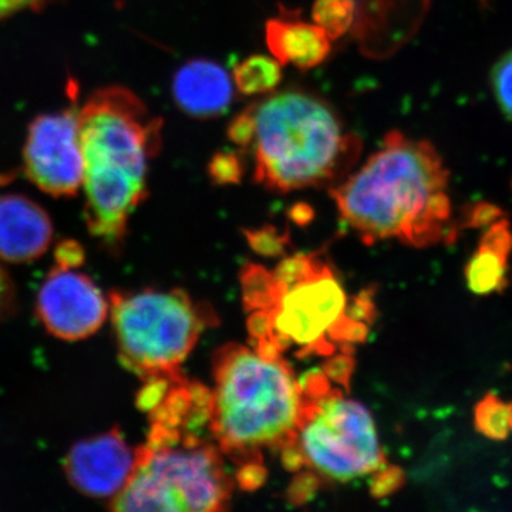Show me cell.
Segmentation results:
<instances>
[{
	"instance_id": "cell-16",
	"label": "cell",
	"mask_w": 512,
	"mask_h": 512,
	"mask_svg": "<svg viewBox=\"0 0 512 512\" xmlns=\"http://www.w3.org/2000/svg\"><path fill=\"white\" fill-rule=\"evenodd\" d=\"M512 251L510 221L501 218L485 229L477 251L466 265L468 289L485 296L507 286L508 256Z\"/></svg>"
},
{
	"instance_id": "cell-11",
	"label": "cell",
	"mask_w": 512,
	"mask_h": 512,
	"mask_svg": "<svg viewBox=\"0 0 512 512\" xmlns=\"http://www.w3.org/2000/svg\"><path fill=\"white\" fill-rule=\"evenodd\" d=\"M137 466V447L119 429L74 444L64 458L67 480L80 493L113 500L126 488Z\"/></svg>"
},
{
	"instance_id": "cell-25",
	"label": "cell",
	"mask_w": 512,
	"mask_h": 512,
	"mask_svg": "<svg viewBox=\"0 0 512 512\" xmlns=\"http://www.w3.org/2000/svg\"><path fill=\"white\" fill-rule=\"evenodd\" d=\"M508 406H510V426L512 431V402L508 403Z\"/></svg>"
},
{
	"instance_id": "cell-3",
	"label": "cell",
	"mask_w": 512,
	"mask_h": 512,
	"mask_svg": "<svg viewBox=\"0 0 512 512\" xmlns=\"http://www.w3.org/2000/svg\"><path fill=\"white\" fill-rule=\"evenodd\" d=\"M86 224L109 249L148 194V170L161 148L163 120L123 86L94 92L79 109Z\"/></svg>"
},
{
	"instance_id": "cell-14",
	"label": "cell",
	"mask_w": 512,
	"mask_h": 512,
	"mask_svg": "<svg viewBox=\"0 0 512 512\" xmlns=\"http://www.w3.org/2000/svg\"><path fill=\"white\" fill-rule=\"evenodd\" d=\"M175 104L195 119L221 116L234 99V80L221 64L207 59L184 63L174 74Z\"/></svg>"
},
{
	"instance_id": "cell-6",
	"label": "cell",
	"mask_w": 512,
	"mask_h": 512,
	"mask_svg": "<svg viewBox=\"0 0 512 512\" xmlns=\"http://www.w3.org/2000/svg\"><path fill=\"white\" fill-rule=\"evenodd\" d=\"M201 427H208V421L151 420L146 443L137 447L136 470L126 488L110 501L111 510H225L234 481L217 443L198 433Z\"/></svg>"
},
{
	"instance_id": "cell-21",
	"label": "cell",
	"mask_w": 512,
	"mask_h": 512,
	"mask_svg": "<svg viewBox=\"0 0 512 512\" xmlns=\"http://www.w3.org/2000/svg\"><path fill=\"white\" fill-rule=\"evenodd\" d=\"M208 174L218 184L238 183L244 174L242 157L234 151H220L211 158Z\"/></svg>"
},
{
	"instance_id": "cell-23",
	"label": "cell",
	"mask_w": 512,
	"mask_h": 512,
	"mask_svg": "<svg viewBox=\"0 0 512 512\" xmlns=\"http://www.w3.org/2000/svg\"><path fill=\"white\" fill-rule=\"evenodd\" d=\"M50 0H0V19L9 18L25 10H37L46 6Z\"/></svg>"
},
{
	"instance_id": "cell-17",
	"label": "cell",
	"mask_w": 512,
	"mask_h": 512,
	"mask_svg": "<svg viewBox=\"0 0 512 512\" xmlns=\"http://www.w3.org/2000/svg\"><path fill=\"white\" fill-rule=\"evenodd\" d=\"M234 86L244 96L274 92L282 80V64L274 56L252 55L237 64Z\"/></svg>"
},
{
	"instance_id": "cell-24",
	"label": "cell",
	"mask_w": 512,
	"mask_h": 512,
	"mask_svg": "<svg viewBox=\"0 0 512 512\" xmlns=\"http://www.w3.org/2000/svg\"><path fill=\"white\" fill-rule=\"evenodd\" d=\"M10 298H12V286H10L8 275L0 266V316L8 308Z\"/></svg>"
},
{
	"instance_id": "cell-8",
	"label": "cell",
	"mask_w": 512,
	"mask_h": 512,
	"mask_svg": "<svg viewBox=\"0 0 512 512\" xmlns=\"http://www.w3.org/2000/svg\"><path fill=\"white\" fill-rule=\"evenodd\" d=\"M110 311L121 362L144 383L183 379L181 365L215 319L180 289L113 292Z\"/></svg>"
},
{
	"instance_id": "cell-10",
	"label": "cell",
	"mask_w": 512,
	"mask_h": 512,
	"mask_svg": "<svg viewBox=\"0 0 512 512\" xmlns=\"http://www.w3.org/2000/svg\"><path fill=\"white\" fill-rule=\"evenodd\" d=\"M23 170L37 188L52 197L77 194L83 185V154L76 101L66 109L36 117L30 124Z\"/></svg>"
},
{
	"instance_id": "cell-2",
	"label": "cell",
	"mask_w": 512,
	"mask_h": 512,
	"mask_svg": "<svg viewBox=\"0 0 512 512\" xmlns=\"http://www.w3.org/2000/svg\"><path fill=\"white\" fill-rule=\"evenodd\" d=\"M249 333L254 348L266 355H332L366 336L369 298L349 303L332 265L318 254L286 259L275 271L249 265L242 274Z\"/></svg>"
},
{
	"instance_id": "cell-7",
	"label": "cell",
	"mask_w": 512,
	"mask_h": 512,
	"mask_svg": "<svg viewBox=\"0 0 512 512\" xmlns=\"http://www.w3.org/2000/svg\"><path fill=\"white\" fill-rule=\"evenodd\" d=\"M329 373L312 372L302 380L303 409L295 437L282 451L285 467L301 473L292 488L306 497L319 481L349 483L386 470L372 414L333 386Z\"/></svg>"
},
{
	"instance_id": "cell-22",
	"label": "cell",
	"mask_w": 512,
	"mask_h": 512,
	"mask_svg": "<svg viewBox=\"0 0 512 512\" xmlns=\"http://www.w3.org/2000/svg\"><path fill=\"white\" fill-rule=\"evenodd\" d=\"M504 211L498 205L491 204V202H477L467 208L464 214V227L466 228H487L495 221L503 218Z\"/></svg>"
},
{
	"instance_id": "cell-1",
	"label": "cell",
	"mask_w": 512,
	"mask_h": 512,
	"mask_svg": "<svg viewBox=\"0 0 512 512\" xmlns=\"http://www.w3.org/2000/svg\"><path fill=\"white\" fill-rule=\"evenodd\" d=\"M448 173L427 140L390 131L383 146L330 188L340 220L366 244L397 239L427 248L456 239Z\"/></svg>"
},
{
	"instance_id": "cell-5",
	"label": "cell",
	"mask_w": 512,
	"mask_h": 512,
	"mask_svg": "<svg viewBox=\"0 0 512 512\" xmlns=\"http://www.w3.org/2000/svg\"><path fill=\"white\" fill-rule=\"evenodd\" d=\"M248 146L254 178L275 192L336 185L362 154V141L349 133L338 111L302 90L275 93L248 106Z\"/></svg>"
},
{
	"instance_id": "cell-18",
	"label": "cell",
	"mask_w": 512,
	"mask_h": 512,
	"mask_svg": "<svg viewBox=\"0 0 512 512\" xmlns=\"http://www.w3.org/2000/svg\"><path fill=\"white\" fill-rule=\"evenodd\" d=\"M313 22L325 30L332 40L348 35L355 29L357 8L355 0H316L312 9Z\"/></svg>"
},
{
	"instance_id": "cell-20",
	"label": "cell",
	"mask_w": 512,
	"mask_h": 512,
	"mask_svg": "<svg viewBox=\"0 0 512 512\" xmlns=\"http://www.w3.org/2000/svg\"><path fill=\"white\" fill-rule=\"evenodd\" d=\"M490 84L498 107L512 123V50L494 64Z\"/></svg>"
},
{
	"instance_id": "cell-9",
	"label": "cell",
	"mask_w": 512,
	"mask_h": 512,
	"mask_svg": "<svg viewBox=\"0 0 512 512\" xmlns=\"http://www.w3.org/2000/svg\"><path fill=\"white\" fill-rule=\"evenodd\" d=\"M56 251V265L37 292V318L57 339H87L106 322L110 302L89 275L77 271L83 262L77 242L64 241Z\"/></svg>"
},
{
	"instance_id": "cell-4",
	"label": "cell",
	"mask_w": 512,
	"mask_h": 512,
	"mask_svg": "<svg viewBox=\"0 0 512 512\" xmlns=\"http://www.w3.org/2000/svg\"><path fill=\"white\" fill-rule=\"evenodd\" d=\"M302 380L284 356L229 343L214 360L208 430L224 457L241 471L239 484L254 490L264 480L265 451H282L298 430Z\"/></svg>"
},
{
	"instance_id": "cell-19",
	"label": "cell",
	"mask_w": 512,
	"mask_h": 512,
	"mask_svg": "<svg viewBox=\"0 0 512 512\" xmlns=\"http://www.w3.org/2000/svg\"><path fill=\"white\" fill-rule=\"evenodd\" d=\"M474 426L487 439L504 441L511 433L510 406L494 393H487L474 409Z\"/></svg>"
},
{
	"instance_id": "cell-13",
	"label": "cell",
	"mask_w": 512,
	"mask_h": 512,
	"mask_svg": "<svg viewBox=\"0 0 512 512\" xmlns=\"http://www.w3.org/2000/svg\"><path fill=\"white\" fill-rule=\"evenodd\" d=\"M53 239L49 214L19 194L0 197V259L26 264L40 258Z\"/></svg>"
},
{
	"instance_id": "cell-15",
	"label": "cell",
	"mask_w": 512,
	"mask_h": 512,
	"mask_svg": "<svg viewBox=\"0 0 512 512\" xmlns=\"http://www.w3.org/2000/svg\"><path fill=\"white\" fill-rule=\"evenodd\" d=\"M265 42L271 56L282 66L311 70L325 62L332 50V39L315 22L272 18L265 25Z\"/></svg>"
},
{
	"instance_id": "cell-12",
	"label": "cell",
	"mask_w": 512,
	"mask_h": 512,
	"mask_svg": "<svg viewBox=\"0 0 512 512\" xmlns=\"http://www.w3.org/2000/svg\"><path fill=\"white\" fill-rule=\"evenodd\" d=\"M431 0H355L356 23L365 45L377 55H392L406 45L429 13Z\"/></svg>"
}]
</instances>
